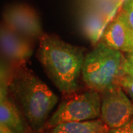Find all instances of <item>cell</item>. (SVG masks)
<instances>
[{
	"instance_id": "cell-6",
	"label": "cell",
	"mask_w": 133,
	"mask_h": 133,
	"mask_svg": "<svg viewBox=\"0 0 133 133\" xmlns=\"http://www.w3.org/2000/svg\"><path fill=\"white\" fill-rule=\"evenodd\" d=\"M3 23L24 38L32 41L43 35L40 19L36 10L24 4L8 7L2 14Z\"/></svg>"
},
{
	"instance_id": "cell-10",
	"label": "cell",
	"mask_w": 133,
	"mask_h": 133,
	"mask_svg": "<svg viewBox=\"0 0 133 133\" xmlns=\"http://www.w3.org/2000/svg\"><path fill=\"white\" fill-rule=\"evenodd\" d=\"M0 124L5 125L16 133H27L18 107L8 97L0 102Z\"/></svg>"
},
{
	"instance_id": "cell-17",
	"label": "cell",
	"mask_w": 133,
	"mask_h": 133,
	"mask_svg": "<svg viewBox=\"0 0 133 133\" xmlns=\"http://www.w3.org/2000/svg\"><path fill=\"white\" fill-rule=\"evenodd\" d=\"M0 133H16L3 124H0Z\"/></svg>"
},
{
	"instance_id": "cell-11",
	"label": "cell",
	"mask_w": 133,
	"mask_h": 133,
	"mask_svg": "<svg viewBox=\"0 0 133 133\" xmlns=\"http://www.w3.org/2000/svg\"><path fill=\"white\" fill-rule=\"evenodd\" d=\"M83 25L87 37L92 42H95L96 44L106 29L105 19L99 15L91 14L86 18Z\"/></svg>"
},
{
	"instance_id": "cell-5",
	"label": "cell",
	"mask_w": 133,
	"mask_h": 133,
	"mask_svg": "<svg viewBox=\"0 0 133 133\" xmlns=\"http://www.w3.org/2000/svg\"><path fill=\"white\" fill-rule=\"evenodd\" d=\"M101 119L110 129L129 123L133 118V101L118 86L101 93Z\"/></svg>"
},
{
	"instance_id": "cell-1",
	"label": "cell",
	"mask_w": 133,
	"mask_h": 133,
	"mask_svg": "<svg viewBox=\"0 0 133 133\" xmlns=\"http://www.w3.org/2000/svg\"><path fill=\"white\" fill-rule=\"evenodd\" d=\"M25 62L15 63L6 82L7 90L31 128L37 131L46 124L58 97Z\"/></svg>"
},
{
	"instance_id": "cell-16",
	"label": "cell",
	"mask_w": 133,
	"mask_h": 133,
	"mask_svg": "<svg viewBox=\"0 0 133 133\" xmlns=\"http://www.w3.org/2000/svg\"><path fill=\"white\" fill-rule=\"evenodd\" d=\"M8 90H7V84L5 85L4 82H0V102L8 98Z\"/></svg>"
},
{
	"instance_id": "cell-4",
	"label": "cell",
	"mask_w": 133,
	"mask_h": 133,
	"mask_svg": "<svg viewBox=\"0 0 133 133\" xmlns=\"http://www.w3.org/2000/svg\"><path fill=\"white\" fill-rule=\"evenodd\" d=\"M45 125L52 128L58 124L99 118L101 93L90 90L65 95Z\"/></svg>"
},
{
	"instance_id": "cell-7",
	"label": "cell",
	"mask_w": 133,
	"mask_h": 133,
	"mask_svg": "<svg viewBox=\"0 0 133 133\" xmlns=\"http://www.w3.org/2000/svg\"><path fill=\"white\" fill-rule=\"evenodd\" d=\"M0 50L14 63L26 62L33 53L31 41L0 22Z\"/></svg>"
},
{
	"instance_id": "cell-15",
	"label": "cell",
	"mask_w": 133,
	"mask_h": 133,
	"mask_svg": "<svg viewBox=\"0 0 133 133\" xmlns=\"http://www.w3.org/2000/svg\"><path fill=\"white\" fill-rule=\"evenodd\" d=\"M107 133H132L130 124L129 122V123L121 127L109 129V130Z\"/></svg>"
},
{
	"instance_id": "cell-8",
	"label": "cell",
	"mask_w": 133,
	"mask_h": 133,
	"mask_svg": "<svg viewBox=\"0 0 133 133\" xmlns=\"http://www.w3.org/2000/svg\"><path fill=\"white\" fill-rule=\"evenodd\" d=\"M99 42L124 53L132 50V30L127 23L122 12L106 28Z\"/></svg>"
},
{
	"instance_id": "cell-13",
	"label": "cell",
	"mask_w": 133,
	"mask_h": 133,
	"mask_svg": "<svg viewBox=\"0 0 133 133\" xmlns=\"http://www.w3.org/2000/svg\"><path fill=\"white\" fill-rule=\"evenodd\" d=\"M121 12L129 27L133 30V0H128L127 2L124 10Z\"/></svg>"
},
{
	"instance_id": "cell-9",
	"label": "cell",
	"mask_w": 133,
	"mask_h": 133,
	"mask_svg": "<svg viewBox=\"0 0 133 133\" xmlns=\"http://www.w3.org/2000/svg\"><path fill=\"white\" fill-rule=\"evenodd\" d=\"M109 129L101 119L97 118L58 124L50 133H107Z\"/></svg>"
},
{
	"instance_id": "cell-19",
	"label": "cell",
	"mask_w": 133,
	"mask_h": 133,
	"mask_svg": "<svg viewBox=\"0 0 133 133\" xmlns=\"http://www.w3.org/2000/svg\"><path fill=\"white\" fill-rule=\"evenodd\" d=\"M129 124H130V127H131L132 133H133V118L131 119V121H129Z\"/></svg>"
},
{
	"instance_id": "cell-14",
	"label": "cell",
	"mask_w": 133,
	"mask_h": 133,
	"mask_svg": "<svg viewBox=\"0 0 133 133\" xmlns=\"http://www.w3.org/2000/svg\"><path fill=\"white\" fill-rule=\"evenodd\" d=\"M126 60L124 64L125 74H128L133 76V50L130 52L125 53Z\"/></svg>"
},
{
	"instance_id": "cell-12",
	"label": "cell",
	"mask_w": 133,
	"mask_h": 133,
	"mask_svg": "<svg viewBox=\"0 0 133 133\" xmlns=\"http://www.w3.org/2000/svg\"><path fill=\"white\" fill-rule=\"evenodd\" d=\"M120 86L133 101V76L124 74L121 80Z\"/></svg>"
},
{
	"instance_id": "cell-20",
	"label": "cell",
	"mask_w": 133,
	"mask_h": 133,
	"mask_svg": "<svg viewBox=\"0 0 133 133\" xmlns=\"http://www.w3.org/2000/svg\"><path fill=\"white\" fill-rule=\"evenodd\" d=\"M132 38H133V30H132Z\"/></svg>"
},
{
	"instance_id": "cell-3",
	"label": "cell",
	"mask_w": 133,
	"mask_h": 133,
	"mask_svg": "<svg viewBox=\"0 0 133 133\" xmlns=\"http://www.w3.org/2000/svg\"><path fill=\"white\" fill-rule=\"evenodd\" d=\"M124 52L109 48L101 42L86 53L81 78L87 87L100 93L120 86L125 74Z\"/></svg>"
},
{
	"instance_id": "cell-2",
	"label": "cell",
	"mask_w": 133,
	"mask_h": 133,
	"mask_svg": "<svg viewBox=\"0 0 133 133\" xmlns=\"http://www.w3.org/2000/svg\"><path fill=\"white\" fill-rule=\"evenodd\" d=\"M38 40L36 56L50 80L63 95L78 92L86 56L84 48L52 34L43 33Z\"/></svg>"
},
{
	"instance_id": "cell-18",
	"label": "cell",
	"mask_w": 133,
	"mask_h": 133,
	"mask_svg": "<svg viewBox=\"0 0 133 133\" xmlns=\"http://www.w3.org/2000/svg\"><path fill=\"white\" fill-rule=\"evenodd\" d=\"M6 71L3 67L0 66V82H4L5 79H6Z\"/></svg>"
}]
</instances>
